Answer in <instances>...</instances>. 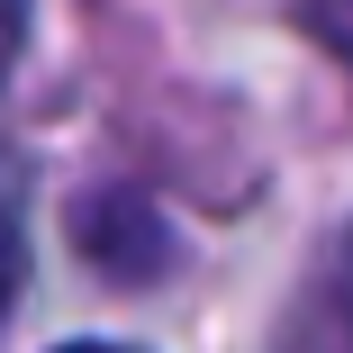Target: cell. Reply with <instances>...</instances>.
Here are the masks:
<instances>
[{"instance_id":"cell-1","label":"cell","mask_w":353,"mask_h":353,"mask_svg":"<svg viewBox=\"0 0 353 353\" xmlns=\"http://www.w3.org/2000/svg\"><path fill=\"white\" fill-rule=\"evenodd\" d=\"M19 272H28V163L0 154V317L19 299Z\"/></svg>"},{"instance_id":"cell-2","label":"cell","mask_w":353,"mask_h":353,"mask_svg":"<svg viewBox=\"0 0 353 353\" xmlns=\"http://www.w3.org/2000/svg\"><path fill=\"white\" fill-rule=\"evenodd\" d=\"M308 19H317V37H326L335 54H353V0H317Z\"/></svg>"},{"instance_id":"cell-3","label":"cell","mask_w":353,"mask_h":353,"mask_svg":"<svg viewBox=\"0 0 353 353\" xmlns=\"http://www.w3.org/2000/svg\"><path fill=\"white\" fill-rule=\"evenodd\" d=\"M19 37H28V0H0V73L19 63Z\"/></svg>"},{"instance_id":"cell-4","label":"cell","mask_w":353,"mask_h":353,"mask_svg":"<svg viewBox=\"0 0 353 353\" xmlns=\"http://www.w3.org/2000/svg\"><path fill=\"white\" fill-rule=\"evenodd\" d=\"M63 353H127V344H63Z\"/></svg>"}]
</instances>
